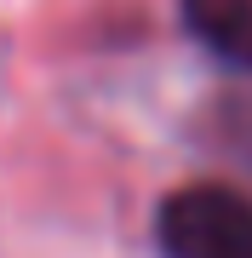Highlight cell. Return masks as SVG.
Here are the masks:
<instances>
[{"label":"cell","mask_w":252,"mask_h":258,"mask_svg":"<svg viewBox=\"0 0 252 258\" xmlns=\"http://www.w3.org/2000/svg\"><path fill=\"white\" fill-rule=\"evenodd\" d=\"M160 258H252V195L235 184H184L155 212Z\"/></svg>","instance_id":"cell-1"},{"label":"cell","mask_w":252,"mask_h":258,"mask_svg":"<svg viewBox=\"0 0 252 258\" xmlns=\"http://www.w3.org/2000/svg\"><path fill=\"white\" fill-rule=\"evenodd\" d=\"M178 18L206 57L252 81V0H178Z\"/></svg>","instance_id":"cell-2"},{"label":"cell","mask_w":252,"mask_h":258,"mask_svg":"<svg viewBox=\"0 0 252 258\" xmlns=\"http://www.w3.org/2000/svg\"><path fill=\"white\" fill-rule=\"evenodd\" d=\"M195 138L218 166H229V172H241L252 184V86H229V92L206 98Z\"/></svg>","instance_id":"cell-3"}]
</instances>
